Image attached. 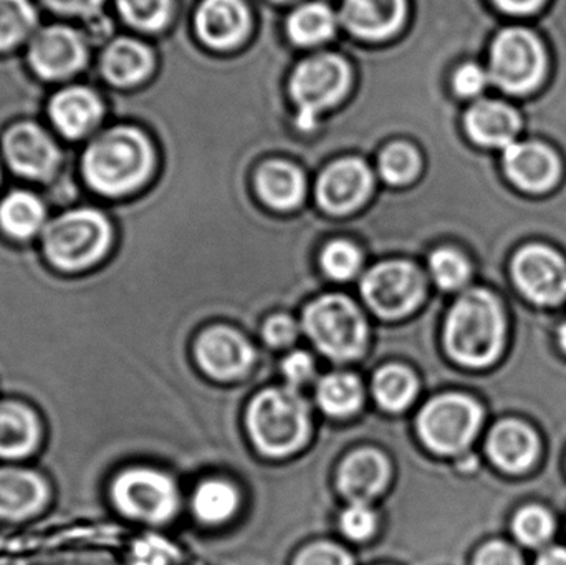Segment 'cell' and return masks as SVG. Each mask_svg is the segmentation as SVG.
Segmentation results:
<instances>
[{
	"mask_svg": "<svg viewBox=\"0 0 566 565\" xmlns=\"http://www.w3.org/2000/svg\"><path fill=\"white\" fill-rule=\"evenodd\" d=\"M379 169L386 181L391 185H405L418 175V153L412 146L395 143L382 151Z\"/></svg>",
	"mask_w": 566,
	"mask_h": 565,
	"instance_id": "33",
	"label": "cell"
},
{
	"mask_svg": "<svg viewBox=\"0 0 566 565\" xmlns=\"http://www.w3.org/2000/svg\"><path fill=\"white\" fill-rule=\"evenodd\" d=\"M49 481L29 468L0 467V520L22 523L45 511Z\"/></svg>",
	"mask_w": 566,
	"mask_h": 565,
	"instance_id": "14",
	"label": "cell"
},
{
	"mask_svg": "<svg viewBox=\"0 0 566 565\" xmlns=\"http://www.w3.org/2000/svg\"><path fill=\"white\" fill-rule=\"evenodd\" d=\"M258 188L262 199L272 208L290 209L302 199L305 182L298 169L289 163L272 161L259 171Z\"/></svg>",
	"mask_w": 566,
	"mask_h": 565,
	"instance_id": "27",
	"label": "cell"
},
{
	"mask_svg": "<svg viewBox=\"0 0 566 565\" xmlns=\"http://www.w3.org/2000/svg\"><path fill=\"white\" fill-rule=\"evenodd\" d=\"M316 400L325 414L332 417H348L361 405V384L353 375H328L316 388Z\"/></svg>",
	"mask_w": 566,
	"mask_h": 565,
	"instance_id": "28",
	"label": "cell"
},
{
	"mask_svg": "<svg viewBox=\"0 0 566 565\" xmlns=\"http://www.w3.org/2000/svg\"><path fill=\"white\" fill-rule=\"evenodd\" d=\"M112 245V226L95 209H76L53 219L43 231V254L52 268L82 272L98 264Z\"/></svg>",
	"mask_w": 566,
	"mask_h": 565,
	"instance_id": "3",
	"label": "cell"
},
{
	"mask_svg": "<svg viewBox=\"0 0 566 565\" xmlns=\"http://www.w3.org/2000/svg\"><path fill=\"white\" fill-rule=\"evenodd\" d=\"M389 480V463L375 450H359L343 461L338 488L352 503H365L378 496Z\"/></svg>",
	"mask_w": 566,
	"mask_h": 565,
	"instance_id": "19",
	"label": "cell"
},
{
	"mask_svg": "<svg viewBox=\"0 0 566 565\" xmlns=\"http://www.w3.org/2000/svg\"><path fill=\"white\" fill-rule=\"evenodd\" d=\"M323 269L329 278L346 281L358 272L361 254L355 245L346 241H335L326 245L322 255Z\"/></svg>",
	"mask_w": 566,
	"mask_h": 565,
	"instance_id": "37",
	"label": "cell"
},
{
	"mask_svg": "<svg viewBox=\"0 0 566 565\" xmlns=\"http://www.w3.org/2000/svg\"><path fill=\"white\" fill-rule=\"evenodd\" d=\"M46 6L69 15H92L102 6V0H43Z\"/></svg>",
	"mask_w": 566,
	"mask_h": 565,
	"instance_id": "45",
	"label": "cell"
},
{
	"mask_svg": "<svg viewBox=\"0 0 566 565\" xmlns=\"http://www.w3.org/2000/svg\"><path fill=\"white\" fill-rule=\"evenodd\" d=\"M171 0H118L123 17L132 25L145 30H158L168 20Z\"/></svg>",
	"mask_w": 566,
	"mask_h": 565,
	"instance_id": "36",
	"label": "cell"
},
{
	"mask_svg": "<svg viewBox=\"0 0 566 565\" xmlns=\"http://www.w3.org/2000/svg\"><path fill=\"white\" fill-rule=\"evenodd\" d=\"M199 364L211 377L229 380L241 377L254 362L249 342L231 328L218 327L205 332L196 347Z\"/></svg>",
	"mask_w": 566,
	"mask_h": 565,
	"instance_id": "17",
	"label": "cell"
},
{
	"mask_svg": "<svg viewBox=\"0 0 566 565\" xmlns=\"http://www.w3.org/2000/svg\"><path fill=\"white\" fill-rule=\"evenodd\" d=\"M35 23L29 0H0V50L12 49Z\"/></svg>",
	"mask_w": 566,
	"mask_h": 565,
	"instance_id": "32",
	"label": "cell"
},
{
	"mask_svg": "<svg viewBox=\"0 0 566 565\" xmlns=\"http://www.w3.org/2000/svg\"><path fill=\"white\" fill-rule=\"evenodd\" d=\"M295 565H353L352 557L333 544H313L306 547Z\"/></svg>",
	"mask_w": 566,
	"mask_h": 565,
	"instance_id": "40",
	"label": "cell"
},
{
	"mask_svg": "<svg viewBox=\"0 0 566 565\" xmlns=\"http://www.w3.org/2000/svg\"><path fill=\"white\" fill-rule=\"evenodd\" d=\"M3 151L10 166L27 178L45 179L59 165L55 143L39 126L23 123L7 133Z\"/></svg>",
	"mask_w": 566,
	"mask_h": 565,
	"instance_id": "15",
	"label": "cell"
},
{
	"mask_svg": "<svg viewBox=\"0 0 566 565\" xmlns=\"http://www.w3.org/2000/svg\"><path fill=\"white\" fill-rule=\"evenodd\" d=\"M43 222H45V208L40 199L30 192H10L0 202V229L9 238L27 241L43 228Z\"/></svg>",
	"mask_w": 566,
	"mask_h": 565,
	"instance_id": "26",
	"label": "cell"
},
{
	"mask_svg": "<svg viewBox=\"0 0 566 565\" xmlns=\"http://www.w3.org/2000/svg\"><path fill=\"white\" fill-rule=\"evenodd\" d=\"M505 337V321L494 295L471 291L462 295L446 322V347L459 364L482 368L494 364Z\"/></svg>",
	"mask_w": 566,
	"mask_h": 565,
	"instance_id": "1",
	"label": "cell"
},
{
	"mask_svg": "<svg viewBox=\"0 0 566 565\" xmlns=\"http://www.w3.org/2000/svg\"><path fill=\"white\" fill-rule=\"evenodd\" d=\"M521 116L512 106L502 102L475 103L465 115V128L478 145L489 148H507L521 129Z\"/></svg>",
	"mask_w": 566,
	"mask_h": 565,
	"instance_id": "21",
	"label": "cell"
},
{
	"mask_svg": "<svg viewBox=\"0 0 566 565\" xmlns=\"http://www.w3.org/2000/svg\"><path fill=\"white\" fill-rule=\"evenodd\" d=\"M509 179L524 191L547 192L562 176V163L554 149L544 143H512L504 151Z\"/></svg>",
	"mask_w": 566,
	"mask_h": 565,
	"instance_id": "13",
	"label": "cell"
},
{
	"mask_svg": "<svg viewBox=\"0 0 566 565\" xmlns=\"http://www.w3.org/2000/svg\"><path fill=\"white\" fill-rule=\"evenodd\" d=\"M313 372H315V365L305 352H295L283 362V375L292 385L305 384L313 377Z\"/></svg>",
	"mask_w": 566,
	"mask_h": 565,
	"instance_id": "44",
	"label": "cell"
},
{
	"mask_svg": "<svg viewBox=\"0 0 566 565\" xmlns=\"http://www.w3.org/2000/svg\"><path fill=\"white\" fill-rule=\"evenodd\" d=\"M474 565H524L521 554L505 543H491L479 551Z\"/></svg>",
	"mask_w": 566,
	"mask_h": 565,
	"instance_id": "42",
	"label": "cell"
},
{
	"mask_svg": "<svg viewBox=\"0 0 566 565\" xmlns=\"http://www.w3.org/2000/svg\"><path fill=\"white\" fill-rule=\"evenodd\" d=\"M431 272L439 287L454 291L468 282L471 268L459 252L441 249L431 255Z\"/></svg>",
	"mask_w": 566,
	"mask_h": 565,
	"instance_id": "35",
	"label": "cell"
},
{
	"mask_svg": "<svg viewBox=\"0 0 566 565\" xmlns=\"http://www.w3.org/2000/svg\"><path fill=\"white\" fill-rule=\"evenodd\" d=\"M343 22L363 39H385L401 25L405 0H345Z\"/></svg>",
	"mask_w": 566,
	"mask_h": 565,
	"instance_id": "23",
	"label": "cell"
},
{
	"mask_svg": "<svg viewBox=\"0 0 566 565\" xmlns=\"http://www.w3.org/2000/svg\"><path fill=\"white\" fill-rule=\"evenodd\" d=\"M514 533L525 546H542L554 534V520L544 508L527 506L515 516Z\"/></svg>",
	"mask_w": 566,
	"mask_h": 565,
	"instance_id": "34",
	"label": "cell"
},
{
	"mask_svg": "<svg viewBox=\"0 0 566 565\" xmlns=\"http://www.w3.org/2000/svg\"><path fill=\"white\" fill-rule=\"evenodd\" d=\"M482 417V408L471 398L446 395L422 408L418 420L419 435L436 453H461L478 435Z\"/></svg>",
	"mask_w": 566,
	"mask_h": 565,
	"instance_id": "7",
	"label": "cell"
},
{
	"mask_svg": "<svg viewBox=\"0 0 566 565\" xmlns=\"http://www.w3.org/2000/svg\"><path fill=\"white\" fill-rule=\"evenodd\" d=\"M537 565H566V550L554 547L542 554Z\"/></svg>",
	"mask_w": 566,
	"mask_h": 565,
	"instance_id": "47",
	"label": "cell"
},
{
	"mask_svg": "<svg viewBox=\"0 0 566 565\" xmlns=\"http://www.w3.org/2000/svg\"><path fill=\"white\" fill-rule=\"evenodd\" d=\"M560 342H562V347H564V350L566 352V324L564 325V327H562V331H560Z\"/></svg>",
	"mask_w": 566,
	"mask_h": 565,
	"instance_id": "48",
	"label": "cell"
},
{
	"mask_svg": "<svg viewBox=\"0 0 566 565\" xmlns=\"http://www.w3.org/2000/svg\"><path fill=\"white\" fill-rule=\"evenodd\" d=\"M492 461L509 473H522L538 457V438L532 428L518 421H502L489 435Z\"/></svg>",
	"mask_w": 566,
	"mask_h": 565,
	"instance_id": "22",
	"label": "cell"
},
{
	"mask_svg": "<svg viewBox=\"0 0 566 565\" xmlns=\"http://www.w3.org/2000/svg\"><path fill=\"white\" fill-rule=\"evenodd\" d=\"M102 115V105L92 90L75 88L63 90L50 103V116L56 128L69 136L80 138L88 133Z\"/></svg>",
	"mask_w": 566,
	"mask_h": 565,
	"instance_id": "24",
	"label": "cell"
},
{
	"mask_svg": "<svg viewBox=\"0 0 566 565\" xmlns=\"http://www.w3.org/2000/svg\"><path fill=\"white\" fill-rule=\"evenodd\" d=\"M238 491L224 481H208L199 486L195 496V511L199 520L216 524L229 520L238 510Z\"/></svg>",
	"mask_w": 566,
	"mask_h": 565,
	"instance_id": "31",
	"label": "cell"
},
{
	"mask_svg": "<svg viewBox=\"0 0 566 565\" xmlns=\"http://www.w3.org/2000/svg\"><path fill=\"white\" fill-rule=\"evenodd\" d=\"M418 381L408 368L389 365L381 368L373 380L376 401L388 411H401L415 400Z\"/></svg>",
	"mask_w": 566,
	"mask_h": 565,
	"instance_id": "29",
	"label": "cell"
},
{
	"mask_svg": "<svg viewBox=\"0 0 566 565\" xmlns=\"http://www.w3.org/2000/svg\"><path fill=\"white\" fill-rule=\"evenodd\" d=\"M153 166L148 139L132 128L103 133L86 149L83 172L95 191L123 196L138 188Z\"/></svg>",
	"mask_w": 566,
	"mask_h": 565,
	"instance_id": "2",
	"label": "cell"
},
{
	"mask_svg": "<svg viewBox=\"0 0 566 565\" xmlns=\"http://www.w3.org/2000/svg\"><path fill=\"white\" fill-rule=\"evenodd\" d=\"M42 440V420L30 405L13 398L0 401V460H25Z\"/></svg>",
	"mask_w": 566,
	"mask_h": 565,
	"instance_id": "18",
	"label": "cell"
},
{
	"mask_svg": "<svg viewBox=\"0 0 566 565\" xmlns=\"http://www.w3.org/2000/svg\"><path fill=\"white\" fill-rule=\"evenodd\" d=\"M303 327L333 360H353L365 350L366 322L345 295H325L306 307Z\"/></svg>",
	"mask_w": 566,
	"mask_h": 565,
	"instance_id": "5",
	"label": "cell"
},
{
	"mask_svg": "<svg viewBox=\"0 0 566 565\" xmlns=\"http://www.w3.org/2000/svg\"><path fill=\"white\" fill-rule=\"evenodd\" d=\"M29 59L32 69L43 79H65L82 69L86 60L85 45L75 30L49 27L36 33Z\"/></svg>",
	"mask_w": 566,
	"mask_h": 565,
	"instance_id": "12",
	"label": "cell"
},
{
	"mask_svg": "<svg viewBox=\"0 0 566 565\" xmlns=\"http://www.w3.org/2000/svg\"><path fill=\"white\" fill-rule=\"evenodd\" d=\"M199 35L208 45L229 49L248 30V10L241 0H205L196 17Z\"/></svg>",
	"mask_w": 566,
	"mask_h": 565,
	"instance_id": "20",
	"label": "cell"
},
{
	"mask_svg": "<svg viewBox=\"0 0 566 565\" xmlns=\"http://www.w3.org/2000/svg\"><path fill=\"white\" fill-rule=\"evenodd\" d=\"M343 533L349 540L363 541L368 540L376 530V516L365 503H353L352 506L346 508L345 513L342 514Z\"/></svg>",
	"mask_w": 566,
	"mask_h": 565,
	"instance_id": "38",
	"label": "cell"
},
{
	"mask_svg": "<svg viewBox=\"0 0 566 565\" xmlns=\"http://www.w3.org/2000/svg\"><path fill=\"white\" fill-rule=\"evenodd\" d=\"M547 72V53L531 30L505 29L492 43L491 79L512 95L534 92Z\"/></svg>",
	"mask_w": 566,
	"mask_h": 565,
	"instance_id": "6",
	"label": "cell"
},
{
	"mask_svg": "<svg viewBox=\"0 0 566 565\" xmlns=\"http://www.w3.org/2000/svg\"><path fill=\"white\" fill-rule=\"evenodd\" d=\"M349 70L335 55H318L296 66L290 83L293 100L298 106V126L312 129L316 115L345 95Z\"/></svg>",
	"mask_w": 566,
	"mask_h": 565,
	"instance_id": "9",
	"label": "cell"
},
{
	"mask_svg": "<svg viewBox=\"0 0 566 565\" xmlns=\"http://www.w3.org/2000/svg\"><path fill=\"white\" fill-rule=\"evenodd\" d=\"M113 504L126 517L165 523L178 510V491L166 474L149 468H129L113 480Z\"/></svg>",
	"mask_w": 566,
	"mask_h": 565,
	"instance_id": "8",
	"label": "cell"
},
{
	"mask_svg": "<svg viewBox=\"0 0 566 565\" xmlns=\"http://www.w3.org/2000/svg\"><path fill=\"white\" fill-rule=\"evenodd\" d=\"M255 444L271 457L293 453L310 431L308 408L292 388H272L254 398L248 414Z\"/></svg>",
	"mask_w": 566,
	"mask_h": 565,
	"instance_id": "4",
	"label": "cell"
},
{
	"mask_svg": "<svg viewBox=\"0 0 566 565\" xmlns=\"http://www.w3.org/2000/svg\"><path fill=\"white\" fill-rule=\"evenodd\" d=\"M264 337L272 347H285L292 344L296 337L295 322L285 315H275L269 318L264 328Z\"/></svg>",
	"mask_w": 566,
	"mask_h": 565,
	"instance_id": "43",
	"label": "cell"
},
{
	"mask_svg": "<svg viewBox=\"0 0 566 565\" xmlns=\"http://www.w3.org/2000/svg\"><path fill=\"white\" fill-rule=\"evenodd\" d=\"M175 551L166 541L156 536L136 541L129 554V565H169Z\"/></svg>",
	"mask_w": 566,
	"mask_h": 565,
	"instance_id": "39",
	"label": "cell"
},
{
	"mask_svg": "<svg viewBox=\"0 0 566 565\" xmlns=\"http://www.w3.org/2000/svg\"><path fill=\"white\" fill-rule=\"evenodd\" d=\"M335 29V17L322 3H306L289 19V33L293 42L312 45L328 39Z\"/></svg>",
	"mask_w": 566,
	"mask_h": 565,
	"instance_id": "30",
	"label": "cell"
},
{
	"mask_svg": "<svg viewBox=\"0 0 566 565\" xmlns=\"http://www.w3.org/2000/svg\"><path fill=\"white\" fill-rule=\"evenodd\" d=\"M515 284L538 305H557L566 299V262L547 245L532 244L515 255Z\"/></svg>",
	"mask_w": 566,
	"mask_h": 565,
	"instance_id": "11",
	"label": "cell"
},
{
	"mask_svg": "<svg viewBox=\"0 0 566 565\" xmlns=\"http://www.w3.org/2000/svg\"><path fill=\"white\" fill-rule=\"evenodd\" d=\"M495 6L505 13L512 15H528L537 12L544 0H494Z\"/></svg>",
	"mask_w": 566,
	"mask_h": 565,
	"instance_id": "46",
	"label": "cell"
},
{
	"mask_svg": "<svg viewBox=\"0 0 566 565\" xmlns=\"http://www.w3.org/2000/svg\"><path fill=\"white\" fill-rule=\"evenodd\" d=\"M371 182V172L365 163L359 159H342L319 176L316 195L326 211L345 215L365 201Z\"/></svg>",
	"mask_w": 566,
	"mask_h": 565,
	"instance_id": "16",
	"label": "cell"
},
{
	"mask_svg": "<svg viewBox=\"0 0 566 565\" xmlns=\"http://www.w3.org/2000/svg\"><path fill=\"white\" fill-rule=\"evenodd\" d=\"M488 85V73L475 65V63H465L454 75L455 93L461 96H475Z\"/></svg>",
	"mask_w": 566,
	"mask_h": 565,
	"instance_id": "41",
	"label": "cell"
},
{
	"mask_svg": "<svg viewBox=\"0 0 566 565\" xmlns=\"http://www.w3.org/2000/svg\"><path fill=\"white\" fill-rule=\"evenodd\" d=\"M151 66V53L135 40H116L103 55V72L116 85L138 83L148 75Z\"/></svg>",
	"mask_w": 566,
	"mask_h": 565,
	"instance_id": "25",
	"label": "cell"
},
{
	"mask_svg": "<svg viewBox=\"0 0 566 565\" xmlns=\"http://www.w3.org/2000/svg\"><path fill=\"white\" fill-rule=\"evenodd\" d=\"M361 291L376 314L398 318L418 307L424 295V279L408 262H385L366 274Z\"/></svg>",
	"mask_w": 566,
	"mask_h": 565,
	"instance_id": "10",
	"label": "cell"
}]
</instances>
